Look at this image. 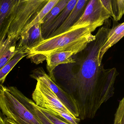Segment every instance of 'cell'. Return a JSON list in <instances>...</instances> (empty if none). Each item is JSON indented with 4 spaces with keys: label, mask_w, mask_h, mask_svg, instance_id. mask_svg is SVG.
<instances>
[{
    "label": "cell",
    "mask_w": 124,
    "mask_h": 124,
    "mask_svg": "<svg viewBox=\"0 0 124 124\" xmlns=\"http://www.w3.org/2000/svg\"><path fill=\"white\" fill-rule=\"evenodd\" d=\"M0 109L6 118L16 124H42L8 87L3 85H0Z\"/></svg>",
    "instance_id": "cell-4"
},
{
    "label": "cell",
    "mask_w": 124,
    "mask_h": 124,
    "mask_svg": "<svg viewBox=\"0 0 124 124\" xmlns=\"http://www.w3.org/2000/svg\"><path fill=\"white\" fill-rule=\"evenodd\" d=\"M8 38V42L0 55V69L7 64L18 52L16 48L18 40Z\"/></svg>",
    "instance_id": "cell-17"
},
{
    "label": "cell",
    "mask_w": 124,
    "mask_h": 124,
    "mask_svg": "<svg viewBox=\"0 0 124 124\" xmlns=\"http://www.w3.org/2000/svg\"><path fill=\"white\" fill-rule=\"evenodd\" d=\"M78 0H70L65 8L54 19L44 31L42 32V37L43 40L48 39L54 32L62 25L76 5Z\"/></svg>",
    "instance_id": "cell-12"
},
{
    "label": "cell",
    "mask_w": 124,
    "mask_h": 124,
    "mask_svg": "<svg viewBox=\"0 0 124 124\" xmlns=\"http://www.w3.org/2000/svg\"><path fill=\"white\" fill-rule=\"evenodd\" d=\"M40 26V23L36 24L26 31L20 34L17 40L18 42L16 44L17 51L27 54L43 41Z\"/></svg>",
    "instance_id": "cell-8"
},
{
    "label": "cell",
    "mask_w": 124,
    "mask_h": 124,
    "mask_svg": "<svg viewBox=\"0 0 124 124\" xmlns=\"http://www.w3.org/2000/svg\"><path fill=\"white\" fill-rule=\"evenodd\" d=\"M89 0H78L73 8L62 25L57 29L49 38L66 32L79 19L84 13Z\"/></svg>",
    "instance_id": "cell-10"
},
{
    "label": "cell",
    "mask_w": 124,
    "mask_h": 124,
    "mask_svg": "<svg viewBox=\"0 0 124 124\" xmlns=\"http://www.w3.org/2000/svg\"><path fill=\"white\" fill-rule=\"evenodd\" d=\"M74 54L71 52H61L49 54L46 56L47 61V69L49 75H51L54 70L61 64L74 62L72 56Z\"/></svg>",
    "instance_id": "cell-13"
},
{
    "label": "cell",
    "mask_w": 124,
    "mask_h": 124,
    "mask_svg": "<svg viewBox=\"0 0 124 124\" xmlns=\"http://www.w3.org/2000/svg\"><path fill=\"white\" fill-rule=\"evenodd\" d=\"M37 80V85L32 94L35 104L69 124H78L80 120L74 117L54 92L47 85L39 80Z\"/></svg>",
    "instance_id": "cell-3"
},
{
    "label": "cell",
    "mask_w": 124,
    "mask_h": 124,
    "mask_svg": "<svg viewBox=\"0 0 124 124\" xmlns=\"http://www.w3.org/2000/svg\"><path fill=\"white\" fill-rule=\"evenodd\" d=\"M6 122L7 124H16V123L13 122V121L7 119L6 117Z\"/></svg>",
    "instance_id": "cell-24"
},
{
    "label": "cell",
    "mask_w": 124,
    "mask_h": 124,
    "mask_svg": "<svg viewBox=\"0 0 124 124\" xmlns=\"http://www.w3.org/2000/svg\"><path fill=\"white\" fill-rule=\"evenodd\" d=\"M18 0H0V42L7 34Z\"/></svg>",
    "instance_id": "cell-9"
},
{
    "label": "cell",
    "mask_w": 124,
    "mask_h": 124,
    "mask_svg": "<svg viewBox=\"0 0 124 124\" xmlns=\"http://www.w3.org/2000/svg\"><path fill=\"white\" fill-rule=\"evenodd\" d=\"M104 22H99L76 29L72 30L55 37L44 40L27 53L35 55L40 63L46 60V56L53 53L71 52L74 55L84 50L88 43L95 39L92 33Z\"/></svg>",
    "instance_id": "cell-2"
},
{
    "label": "cell",
    "mask_w": 124,
    "mask_h": 124,
    "mask_svg": "<svg viewBox=\"0 0 124 124\" xmlns=\"http://www.w3.org/2000/svg\"><path fill=\"white\" fill-rule=\"evenodd\" d=\"M26 56L25 53L18 51L7 64L0 69V85H2L8 73L17 63Z\"/></svg>",
    "instance_id": "cell-18"
},
{
    "label": "cell",
    "mask_w": 124,
    "mask_h": 124,
    "mask_svg": "<svg viewBox=\"0 0 124 124\" xmlns=\"http://www.w3.org/2000/svg\"><path fill=\"white\" fill-rule=\"evenodd\" d=\"M8 40L9 39L7 38L6 39L3 40L2 42H0V55L5 49L6 46L8 42Z\"/></svg>",
    "instance_id": "cell-22"
},
{
    "label": "cell",
    "mask_w": 124,
    "mask_h": 124,
    "mask_svg": "<svg viewBox=\"0 0 124 124\" xmlns=\"http://www.w3.org/2000/svg\"><path fill=\"white\" fill-rule=\"evenodd\" d=\"M110 17L101 0H91L88 3L82 17L68 31L99 22H104Z\"/></svg>",
    "instance_id": "cell-6"
},
{
    "label": "cell",
    "mask_w": 124,
    "mask_h": 124,
    "mask_svg": "<svg viewBox=\"0 0 124 124\" xmlns=\"http://www.w3.org/2000/svg\"><path fill=\"white\" fill-rule=\"evenodd\" d=\"M124 35V23L118 24L114 26L109 31L107 40L98 54V62L99 66L102 64L104 55L111 47L117 43Z\"/></svg>",
    "instance_id": "cell-11"
},
{
    "label": "cell",
    "mask_w": 124,
    "mask_h": 124,
    "mask_svg": "<svg viewBox=\"0 0 124 124\" xmlns=\"http://www.w3.org/2000/svg\"><path fill=\"white\" fill-rule=\"evenodd\" d=\"M59 1V0H49L37 16L34 19V20L22 30L21 34L26 31L30 27L33 26L36 24L40 23L43 18L51 10V9Z\"/></svg>",
    "instance_id": "cell-19"
},
{
    "label": "cell",
    "mask_w": 124,
    "mask_h": 124,
    "mask_svg": "<svg viewBox=\"0 0 124 124\" xmlns=\"http://www.w3.org/2000/svg\"><path fill=\"white\" fill-rule=\"evenodd\" d=\"M0 124H7L6 121V117L0 109Z\"/></svg>",
    "instance_id": "cell-23"
},
{
    "label": "cell",
    "mask_w": 124,
    "mask_h": 124,
    "mask_svg": "<svg viewBox=\"0 0 124 124\" xmlns=\"http://www.w3.org/2000/svg\"><path fill=\"white\" fill-rule=\"evenodd\" d=\"M69 0H59L58 2L43 18L40 22L41 33L47 27L54 19L65 8Z\"/></svg>",
    "instance_id": "cell-16"
},
{
    "label": "cell",
    "mask_w": 124,
    "mask_h": 124,
    "mask_svg": "<svg viewBox=\"0 0 124 124\" xmlns=\"http://www.w3.org/2000/svg\"><path fill=\"white\" fill-rule=\"evenodd\" d=\"M114 124H124V98L120 101L115 115Z\"/></svg>",
    "instance_id": "cell-20"
},
{
    "label": "cell",
    "mask_w": 124,
    "mask_h": 124,
    "mask_svg": "<svg viewBox=\"0 0 124 124\" xmlns=\"http://www.w3.org/2000/svg\"><path fill=\"white\" fill-rule=\"evenodd\" d=\"M31 75L32 77L36 80H39L47 85L69 110L74 117L75 119H79L78 118L79 114L77 107L71 97L52 79L50 76L46 73L43 68H39L35 70Z\"/></svg>",
    "instance_id": "cell-7"
},
{
    "label": "cell",
    "mask_w": 124,
    "mask_h": 124,
    "mask_svg": "<svg viewBox=\"0 0 124 124\" xmlns=\"http://www.w3.org/2000/svg\"><path fill=\"white\" fill-rule=\"evenodd\" d=\"M49 0H18L7 37L18 40L22 30L31 23Z\"/></svg>",
    "instance_id": "cell-5"
},
{
    "label": "cell",
    "mask_w": 124,
    "mask_h": 124,
    "mask_svg": "<svg viewBox=\"0 0 124 124\" xmlns=\"http://www.w3.org/2000/svg\"><path fill=\"white\" fill-rule=\"evenodd\" d=\"M101 1L114 21L117 22L120 20L124 13V0H101Z\"/></svg>",
    "instance_id": "cell-15"
},
{
    "label": "cell",
    "mask_w": 124,
    "mask_h": 124,
    "mask_svg": "<svg viewBox=\"0 0 124 124\" xmlns=\"http://www.w3.org/2000/svg\"><path fill=\"white\" fill-rule=\"evenodd\" d=\"M109 29L99 28L95 39L82 51L73 55L74 62L55 67L50 77L71 97L80 120L92 119L102 104L114 96L119 72L115 68L99 66V51L107 40Z\"/></svg>",
    "instance_id": "cell-1"
},
{
    "label": "cell",
    "mask_w": 124,
    "mask_h": 124,
    "mask_svg": "<svg viewBox=\"0 0 124 124\" xmlns=\"http://www.w3.org/2000/svg\"><path fill=\"white\" fill-rule=\"evenodd\" d=\"M14 95L36 116L42 124H53L42 113L33 101L25 96L20 91H16Z\"/></svg>",
    "instance_id": "cell-14"
},
{
    "label": "cell",
    "mask_w": 124,
    "mask_h": 124,
    "mask_svg": "<svg viewBox=\"0 0 124 124\" xmlns=\"http://www.w3.org/2000/svg\"><path fill=\"white\" fill-rule=\"evenodd\" d=\"M39 109L41 110L42 113L47 117V118L51 121L53 124H70L64 120L59 118L58 117L56 116L55 115L50 114L49 112L45 110L44 109L40 108Z\"/></svg>",
    "instance_id": "cell-21"
}]
</instances>
